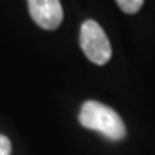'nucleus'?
I'll return each mask as SVG.
<instances>
[{
	"mask_svg": "<svg viewBox=\"0 0 155 155\" xmlns=\"http://www.w3.org/2000/svg\"><path fill=\"white\" fill-rule=\"evenodd\" d=\"M29 13L39 28L55 30L63 19V10L59 0H28Z\"/></svg>",
	"mask_w": 155,
	"mask_h": 155,
	"instance_id": "3",
	"label": "nucleus"
},
{
	"mask_svg": "<svg viewBox=\"0 0 155 155\" xmlns=\"http://www.w3.org/2000/svg\"><path fill=\"white\" fill-rule=\"evenodd\" d=\"M12 154V144L9 138L5 135H0V155H10Z\"/></svg>",
	"mask_w": 155,
	"mask_h": 155,
	"instance_id": "5",
	"label": "nucleus"
},
{
	"mask_svg": "<svg viewBox=\"0 0 155 155\" xmlns=\"http://www.w3.org/2000/svg\"><path fill=\"white\" fill-rule=\"evenodd\" d=\"M79 122L82 127L102 134L111 141H121L127 135L125 124L118 112L98 101H86L83 104L79 112Z\"/></svg>",
	"mask_w": 155,
	"mask_h": 155,
	"instance_id": "1",
	"label": "nucleus"
},
{
	"mask_svg": "<svg viewBox=\"0 0 155 155\" xmlns=\"http://www.w3.org/2000/svg\"><path fill=\"white\" fill-rule=\"evenodd\" d=\"M115 2L121 7V10H124L128 15L137 13L144 5V0H115Z\"/></svg>",
	"mask_w": 155,
	"mask_h": 155,
	"instance_id": "4",
	"label": "nucleus"
},
{
	"mask_svg": "<svg viewBox=\"0 0 155 155\" xmlns=\"http://www.w3.org/2000/svg\"><path fill=\"white\" fill-rule=\"evenodd\" d=\"M79 45L85 56L95 65H105L112 56V48L105 30L95 20H86L81 26Z\"/></svg>",
	"mask_w": 155,
	"mask_h": 155,
	"instance_id": "2",
	"label": "nucleus"
}]
</instances>
